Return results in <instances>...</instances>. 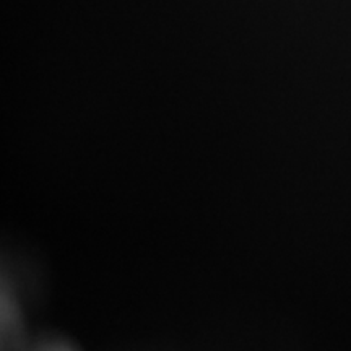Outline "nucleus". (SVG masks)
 Returning a JSON list of instances; mask_svg holds the SVG:
<instances>
[]
</instances>
